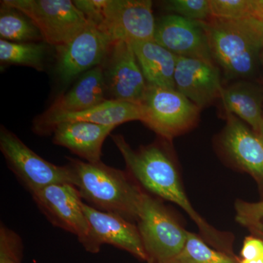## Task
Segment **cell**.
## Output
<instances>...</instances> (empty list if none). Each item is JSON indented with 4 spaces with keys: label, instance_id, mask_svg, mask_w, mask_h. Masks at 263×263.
<instances>
[{
    "label": "cell",
    "instance_id": "cell-28",
    "mask_svg": "<svg viewBox=\"0 0 263 263\" xmlns=\"http://www.w3.org/2000/svg\"><path fill=\"white\" fill-rule=\"evenodd\" d=\"M73 3L89 22L98 27L103 18L106 0H74Z\"/></svg>",
    "mask_w": 263,
    "mask_h": 263
},
{
    "label": "cell",
    "instance_id": "cell-13",
    "mask_svg": "<svg viewBox=\"0 0 263 263\" xmlns=\"http://www.w3.org/2000/svg\"><path fill=\"white\" fill-rule=\"evenodd\" d=\"M221 72L214 62L178 57L176 89L202 110L220 98L224 87Z\"/></svg>",
    "mask_w": 263,
    "mask_h": 263
},
{
    "label": "cell",
    "instance_id": "cell-31",
    "mask_svg": "<svg viewBox=\"0 0 263 263\" xmlns=\"http://www.w3.org/2000/svg\"><path fill=\"white\" fill-rule=\"evenodd\" d=\"M0 263H18L15 262L14 261L10 260V259L0 258Z\"/></svg>",
    "mask_w": 263,
    "mask_h": 263
},
{
    "label": "cell",
    "instance_id": "cell-17",
    "mask_svg": "<svg viewBox=\"0 0 263 263\" xmlns=\"http://www.w3.org/2000/svg\"><path fill=\"white\" fill-rule=\"evenodd\" d=\"M117 127L83 122H63L52 130L53 142L65 147L85 162H101L102 149L107 137Z\"/></svg>",
    "mask_w": 263,
    "mask_h": 263
},
{
    "label": "cell",
    "instance_id": "cell-23",
    "mask_svg": "<svg viewBox=\"0 0 263 263\" xmlns=\"http://www.w3.org/2000/svg\"><path fill=\"white\" fill-rule=\"evenodd\" d=\"M170 263H239V258L212 248L201 236L188 231L182 250Z\"/></svg>",
    "mask_w": 263,
    "mask_h": 263
},
{
    "label": "cell",
    "instance_id": "cell-32",
    "mask_svg": "<svg viewBox=\"0 0 263 263\" xmlns=\"http://www.w3.org/2000/svg\"><path fill=\"white\" fill-rule=\"evenodd\" d=\"M259 136L260 137L261 139L263 141V115H262V125H261L260 132H259Z\"/></svg>",
    "mask_w": 263,
    "mask_h": 263
},
{
    "label": "cell",
    "instance_id": "cell-11",
    "mask_svg": "<svg viewBox=\"0 0 263 263\" xmlns=\"http://www.w3.org/2000/svg\"><path fill=\"white\" fill-rule=\"evenodd\" d=\"M113 41L92 23L70 42L55 48V73L62 85L103 63Z\"/></svg>",
    "mask_w": 263,
    "mask_h": 263
},
{
    "label": "cell",
    "instance_id": "cell-22",
    "mask_svg": "<svg viewBox=\"0 0 263 263\" xmlns=\"http://www.w3.org/2000/svg\"><path fill=\"white\" fill-rule=\"evenodd\" d=\"M48 47L44 41L13 43L0 40V62L2 65L26 66L43 71Z\"/></svg>",
    "mask_w": 263,
    "mask_h": 263
},
{
    "label": "cell",
    "instance_id": "cell-4",
    "mask_svg": "<svg viewBox=\"0 0 263 263\" xmlns=\"http://www.w3.org/2000/svg\"><path fill=\"white\" fill-rule=\"evenodd\" d=\"M137 226L148 260L155 263L171 262L182 250L187 238V230L179 224L160 199L145 191Z\"/></svg>",
    "mask_w": 263,
    "mask_h": 263
},
{
    "label": "cell",
    "instance_id": "cell-14",
    "mask_svg": "<svg viewBox=\"0 0 263 263\" xmlns=\"http://www.w3.org/2000/svg\"><path fill=\"white\" fill-rule=\"evenodd\" d=\"M154 41L176 56L214 62L202 22L164 15L156 24Z\"/></svg>",
    "mask_w": 263,
    "mask_h": 263
},
{
    "label": "cell",
    "instance_id": "cell-30",
    "mask_svg": "<svg viewBox=\"0 0 263 263\" xmlns=\"http://www.w3.org/2000/svg\"><path fill=\"white\" fill-rule=\"evenodd\" d=\"M239 263H263V257L259 259H253V260H246V259L239 258Z\"/></svg>",
    "mask_w": 263,
    "mask_h": 263
},
{
    "label": "cell",
    "instance_id": "cell-27",
    "mask_svg": "<svg viewBox=\"0 0 263 263\" xmlns=\"http://www.w3.org/2000/svg\"><path fill=\"white\" fill-rule=\"evenodd\" d=\"M23 245L22 239L15 232L1 224L0 227V258L10 259L22 263Z\"/></svg>",
    "mask_w": 263,
    "mask_h": 263
},
{
    "label": "cell",
    "instance_id": "cell-29",
    "mask_svg": "<svg viewBox=\"0 0 263 263\" xmlns=\"http://www.w3.org/2000/svg\"><path fill=\"white\" fill-rule=\"evenodd\" d=\"M263 257V238L248 236L243 241L240 251V258L246 260H253Z\"/></svg>",
    "mask_w": 263,
    "mask_h": 263
},
{
    "label": "cell",
    "instance_id": "cell-12",
    "mask_svg": "<svg viewBox=\"0 0 263 263\" xmlns=\"http://www.w3.org/2000/svg\"><path fill=\"white\" fill-rule=\"evenodd\" d=\"M226 122L217 138L221 155L263 184V141L239 118L224 113Z\"/></svg>",
    "mask_w": 263,
    "mask_h": 263
},
{
    "label": "cell",
    "instance_id": "cell-1",
    "mask_svg": "<svg viewBox=\"0 0 263 263\" xmlns=\"http://www.w3.org/2000/svg\"><path fill=\"white\" fill-rule=\"evenodd\" d=\"M122 155L128 174L145 192L179 205L197 224L200 236L212 248L232 256L233 235L219 231L207 222L194 209L189 200L168 141L160 138L157 141L133 149L122 135L111 136Z\"/></svg>",
    "mask_w": 263,
    "mask_h": 263
},
{
    "label": "cell",
    "instance_id": "cell-19",
    "mask_svg": "<svg viewBox=\"0 0 263 263\" xmlns=\"http://www.w3.org/2000/svg\"><path fill=\"white\" fill-rule=\"evenodd\" d=\"M219 101L224 113L239 118L259 134L263 115V84L257 81L239 80L224 86Z\"/></svg>",
    "mask_w": 263,
    "mask_h": 263
},
{
    "label": "cell",
    "instance_id": "cell-2",
    "mask_svg": "<svg viewBox=\"0 0 263 263\" xmlns=\"http://www.w3.org/2000/svg\"><path fill=\"white\" fill-rule=\"evenodd\" d=\"M213 61L228 81H256L263 53V21L211 17L202 22Z\"/></svg>",
    "mask_w": 263,
    "mask_h": 263
},
{
    "label": "cell",
    "instance_id": "cell-18",
    "mask_svg": "<svg viewBox=\"0 0 263 263\" xmlns=\"http://www.w3.org/2000/svg\"><path fill=\"white\" fill-rule=\"evenodd\" d=\"M101 65L81 75L68 91L57 97L46 111L38 116L48 118L84 111L108 100Z\"/></svg>",
    "mask_w": 263,
    "mask_h": 263
},
{
    "label": "cell",
    "instance_id": "cell-34",
    "mask_svg": "<svg viewBox=\"0 0 263 263\" xmlns=\"http://www.w3.org/2000/svg\"><path fill=\"white\" fill-rule=\"evenodd\" d=\"M147 263H155V262H153V261L150 260V259H148V260H147Z\"/></svg>",
    "mask_w": 263,
    "mask_h": 263
},
{
    "label": "cell",
    "instance_id": "cell-25",
    "mask_svg": "<svg viewBox=\"0 0 263 263\" xmlns=\"http://www.w3.org/2000/svg\"><path fill=\"white\" fill-rule=\"evenodd\" d=\"M162 8L172 14L197 22L212 17L210 0H167L162 2Z\"/></svg>",
    "mask_w": 263,
    "mask_h": 263
},
{
    "label": "cell",
    "instance_id": "cell-7",
    "mask_svg": "<svg viewBox=\"0 0 263 263\" xmlns=\"http://www.w3.org/2000/svg\"><path fill=\"white\" fill-rule=\"evenodd\" d=\"M0 151L8 168L31 195L50 185H72L68 164L59 166L44 160L3 125L0 127Z\"/></svg>",
    "mask_w": 263,
    "mask_h": 263
},
{
    "label": "cell",
    "instance_id": "cell-21",
    "mask_svg": "<svg viewBox=\"0 0 263 263\" xmlns=\"http://www.w3.org/2000/svg\"><path fill=\"white\" fill-rule=\"evenodd\" d=\"M0 37L13 43L42 42L43 38L34 23L19 10L1 1Z\"/></svg>",
    "mask_w": 263,
    "mask_h": 263
},
{
    "label": "cell",
    "instance_id": "cell-20",
    "mask_svg": "<svg viewBox=\"0 0 263 263\" xmlns=\"http://www.w3.org/2000/svg\"><path fill=\"white\" fill-rule=\"evenodd\" d=\"M130 44L147 84L176 89L174 76L178 56L155 41Z\"/></svg>",
    "mask_w": 263,
    "mask_h": 263
},
{
    "label": "cell",
    "instance_id": "cell-24",
    "mask_svg": "<svg viewBox=\"0 0 263 263\" xmlns=\"http://www.w3.org/2000/svg\"><path fill=\"white\" fill-rule=\"evenodd\" d=\"M212 17L263 21V0H210Z\"/></svg>",
    "mask_w": 263,
    "mask_h": 263
},
{
    "label": "cell",
    "instance_id": "cell-3",
    "mask_svg": "<svg viewBox=\"0 0 263 263\" xmlns=\"http://www.w3.org/2000/svg\"><path fill=\"white\" fill-rule=\"evenodd\" d=\"M75 186L91 205L102 212L111 213L138 221L143 190L127 171L110 167L103 162L89 163L67 157Z\"/></svg>",
    "mask_w": 263,
    "mask_h": 263
},
{
    "label": "cell",
    "instance_id": "cell-26",
    "mask_svg": "<svg viewBox=\"0 0 263 263\" xmlns=\"http://www.w3.org/2000/svg\"><path fill=\"white\" fill-rule=\"evenodd\" d=\"M235 207L237 221L263 236V200L257 202L238 200Z\"/></svg>",
    "mask_w": 263,
    "mask_h": 263
},
{
    "label": "cell",
    "instance_id": "cell-9",
    "mask_svg": "<svg viewBox=\"0 0 263 263\" xmlns=\"http://www.w3.org/2000/svg\"><path fill=\"white\" fill-rule=\"evenodd\" d=\"M101 66L108 100L141 105L147 83L130 43H112Z\"/></svg>",
    "mask_w": 263,
    "mask_h": 263
},
{
    "label": "cell",
    "instance_id": "cell-6",
    "mask_svg": "<svg viewBox=\"0 0 263 263\" xmlns=\"http://www.w3.org/2000/svg\"><path fill=\"white\" fill-rule=\"evenodd\" d=\"M34 23L43 41L53 47L64 46L89 24V21L70 0H3Z\"/></svg>",
    "mask_w": 263,
    "mask_h": 263
},
{
    "label": "cell",
    "instance_id": "cell-10",
    "mask_svg": "<svg viewBox=\"0 0 263 263\" xmlns=\"http://www.w3.org/2000/svg\"><path fill=\"white\" fill-rule=\"evenodd\" d=\"M151 0H106L98 26L113 42L154 41L156 29Z\"/></svg>",
    "mask_w": 263,
    "mask_h": 263
},
{
    "label": "cell",
    "instance_id": "cell-5",
    "mask_svg": "<svg viewBox=\"0 0 263 263\" xmlns=\"http://www.w3.org/2000/svg\"><path fill=\"white\" fill-rule=\"evenodd\" d=\"M141 105V122L171 142L196 127L202 110L176 89L148 84Z\"/></svg>",
    "mask_w": 263,
    "mask_h": 263
},
{
    "label": "cell",
    "instance_id": "cell-15",
    "mask_svg": "<svg viewBox=\"0 0 263 263\" xmlns=\"http://www.w3.org/2000/svg\"><path fill=\"white\" fill-rule=\"evenodd\" d=\"M83 210L99 247L110 245L142 261L148 257L138 226L117 214L102 212L83 202Z\"/></svg>",
    "mask_w": 263,
    "mask_h": 263
},
{
    "label": "cell",
    "instance_id": "cell-16",
    "mask_svg": "<svg viewBox=\"0 0 263 263\" xmlns=\"http://www.w3.org/2000/svg\"><path fill=\"white\" fill-rule=\"evenodd\" d=\"M142 119L141 105L118 100H107L93 108L76 112L55 116V117L34 119L32 130L39 136L51 134L57 124L63 122H83L105 126H117L124 123Z\"/></svg>",
    "mask_w": 263,
    "mask_h": 263
},
{
    "label": "cell",
    "instance_id": "cell-8",
    "mask_svg": "<svg viewBox=\"0 0 263 263\" xmlns=\"http://www.w3.org/2000/svg\"><path fill=\"white\" fill-rule=\"evenodd\" d=\"M31 195L53 226L76 235L88 252H100L101 248L95 240L83 210L84 201L75 186L69 183L50 185Z\"/></svg>",
    "mask_w": 263,
    "mask_h": 263
},
{
    "label": "cell",
    "instance_id": "cell-33",
    "mask_svg": "<svg viewBox=\"0 0 263 263\" xmlns=\"http://www.w3.org/2000/svg\"><path fill=\"white\" fill-rule=\"evenodd\" d=\"M260 73L262 74V79H263V53H262V57H261Z\"/></svg>",
    "mask_w": 263,
    "mask_h": 263
}]
</instances>
